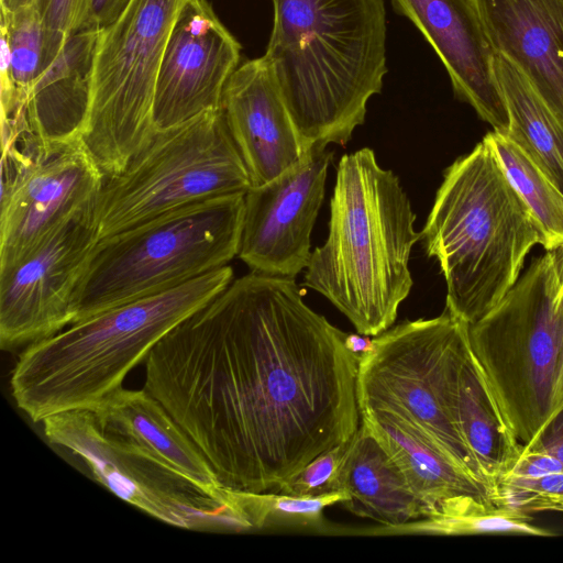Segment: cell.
Wrapping results in <instances>:
<instances>
[{
    "label": "cell",
    "instance_id": "obj_1",
    "mask_svg": "<svg viewBox=\"0 0 563 563\" xmlns=\"http://www.w3.org/2000/svg\"><path fill=\"white\" fill-rule=\"evenodd\" d=\"M295 278L251 272L172 329L144 388L230 489L274 492L357 431L360 355Z\"/></svg>",
    "mask_w": 563,
    "mask_h": 563
},
{
    "label": "cell",
    "instance_id": "obj_2",
    "mask_svg": "<svg viewBox=\"0 0 563 563\" xmlns=\"http://www.w3.org/2000/svg\"><path fill=\"white\" fill-rule=\"evenodd\" d=\"M268 62L303 151L345 145L380 93L384 0H272Z\"/></svg>",
    "mask_w": 563,
    "mask_h": 563
},
{
    "label": "cell",
    "instance_id": "obj_3",
    "mask_svg": "<svg viewBox=\"0 0 563 563\" xmlns=\"http://www.w3.org/2000/svg\"><path fill=\"white\" fill-rule=\"evenodd\" d=\"M415 220L399 179L372 150L342 156L328 238L311 253L305 286L324 296L358 334L379 335L412 287L409 258L420 240Z\"/></svg>",
    "mask_w": 563,
    "mask_h": 563
},
{
    "label": "cell",
    "instance_id": "obj_4",
    "mask_svg": "<svg viewBox=\"0 0 563 563\" xmlns=\"http://www.w3.org/2000/svg\"><path fill=\"white\" fill-rule=\"evenodd\" d=\"M232 280L233 271L227 265L98 312L25 346L10 378L18 407L34 422L95 408L122 388L128 374L172 329Z\"/></svg>",
    "mask_w": 563,
    "mask_h": 563
},
{
    "label": "cell",
    "instance_id": "obj_5",
    "mask_svg": "<svg viewBox=\"0 0 563 563\" xmlns=\"http://www.w3.org/2000/svg\"><path fill=\"white\" fill-rule=\"evenodd\" d=\"M446 285L445 311L473 323L511 289L547 236L483 137L444 172L420 232Z\"/></svg>",
    "mask_w": 563,
    "mask_h": 563
},
{
    "label": "cell",
    "instance_id": "obj_6",
    "mask_svg": "<svg viewBox=\"0 0 563 563\" xmlns=\"http://www.w3.org/2000/svg\"><path fill=\"white\" fill-rule=\"evenodd\" d=\"M467 339L504 420L530 445L563 401V299L550 250L467 324Z\"/></svg>",
    "mask_w": 563,
    "mask_h": 563
},
{
    "label": "cell",
    "instance_id": "obj_7",
    "mask_svg": "<svg viewBox=\"0 0 563 563\" xmlns=\"http://www.w3.org/2000/svg\"><path fill=\"white\" fill-rule=\"evenodd\" d=\"M245 194L208 199L98 241L74 322L227 266L239 254Z\"/></svg>",
    "mask_w": 563,
    "mask_h": 563
},
{
    "label": "cell",
    "instance_id": "obj_8",
    "mask_svg": "<svg viewBox=\"0 0 563 563\" xmlns=\"http://www.w3.org/2000/svg\"><path fill=\"white\" fill-rule=\"evenodd\" d=\"M467 344V323L445 310L376 335L358 362V410L404 426L492 488L455 418L456 378Z\"/></svg>",
    "mask_w": 563,
    "mask_h": 563
},
{
    "label": "cell",
    "instance_id": "obj_9",
    "mask_svg": "<svg viewBox=\"0 0 563 563\" xmlns=\"http://www.w3.org/2000/svg\"><path fill=\"white\" fill-rule=\"evenodd\" d=\"M247 168L222 109L155 130L124 167L104 176L95 201L99 240L173 210L246 194Z\"/></svg>",
    "mask_w": 563,
    "mask_h": 563
},
{
    "label": "cell",
    "instance_id": "obj_10",
    "mask_svg": "<svg viewBox=\"0 0 563 563\" xmlns=\"http://www.w3.org/2000/svg\"><path fill=\"white\" fill-rule=\"evenodd\" d=\"M185 1L132 0L100 33L80 140L104 176L120 172L155 131L156 77Z\"/></svg>",
    "mask_w": 563,
    "mask_h": 563
},
{
    "label": "cell",
    "instance_id": "obj_11",
    "mask_svg": "<svg viewBox=\"0 0 563 563\" xmlns=\"http://www.w3.org/2000/svg\"><path fill=\"white\" fill-rule=\"evenodd\" d=\"M47 440L78 455L102 486L165 523L199 531L252 529L233 500L218 499L101 427L88 409L43 421Z\"/></svg>",
    "mask_w": 563,
    "mask_h": 563
},
{
    "label": "cell",
    "instance_id": "obj_12",
    "mask_svg": "<svg viewBox=\"0 0 563 563\" xmlns=\"http://www.w3.org/2000/svg\"><path fill=\"white\" fill-rule=\"evenodd\" d=\"M104 179L80 139L2 142L0 272L95 201Z\"/></svg>",
    "mask_w": 563,
    "mask_h": 563
},
{
    "label": "cell",
    "instance_id": "obj_13",
    "mask_svg": "<svg viewBox=\"0 0 563 563\" xmlns=\"http://www.w3.org/2000/svg\"><path fill=\"white\" fill-rule=\"evenodd\" d=\"M95 201L0 272L3 351L25 347L73 323L75 295L99 241Z\"/></svg>",
    "mask_w": 563,
    "mask_h": 563
},
{
    "label": "cell",
    "instance_id": "obj_14",
    "mask_svg": "<svg viewBox=\"0 0 563 563\" xmlns=\"http://www.w3.org/2000/svg\"><path fill=\"white\" fill-rule=\"evenodd\" d=\"M327 146L312 145L292 167L246 191L238 256L251 272L294 278L308 266L333 159Z\"/></svg>",
    "mask_w": 563,
    "mask_h": 563
},
{
    "label": "cell",
    "instance_id": "obj_15",
    "mask_svg": "<svg viewBox=\"0 0 563 563\" xmlns=\"http://www.w3.org/2000/svg\"><path fill=\"white\" fill-rule=\"evenodd\" d=\"M241 44L207 0H186L173 24L156 77L154 130L221 108L227 81L240 65Z\"/></svg>",
    "mask_w": 563,
    "mask_h": 563
},
{
    "label": "cell",
    "instance_id": "obj_16",
    "mask_svg": "<svg viewBox=\"0 0 563 563\" xmlns=\"http://www.w3.org/2000/svg\"><path fill=\"white\" fill-rule=\"evenodd\" d=\"M445 67L454 95L468 103L493 131L507 134L509 115L493 75V49L473 0H391Z\"/></svg>",
    "mask_w": 563,
    "mask_h": 563
},
{
    "label": "cell",
    "instance_id": "obj_17",
    "mask_svg": "<svg viewBox=\"0 0 563 563\" xmlns=\"http://www.w3.org/2000/svg\"><path fill=\"white\" fill-rule=\"evenodd\" d=\"M221 109L252 186L290 167L305 151L264 56L245 60L225 84Z\"/></svg>",
    "mask_w": 563,
    "mask_h": 563
},
{
    "label": "cell",
    "instance_id": "obj_18",
    "mask_svg": "<svg viewBox=\"0 0 563 563\" xmlns=\"http://www.w3.org/2000/svg\"><path fill=\"white\" fill-rule=\"evenodd\" d=\"M494 53L508 57L563 121V0H473Z\"/></svg>",
    "mask_w": 563,
    "mask_h": 563
},
{
    "label": "cell",
    "instance_id": "obj_19",
    "mask_svg": "<svg viewBox=\"0 0 563 563\" xmlns=\"http://www.w3.org/2000/svg\"><path fill=\"white\" fill-rule=\"evenodd\" d=\"M100 33L81 31L65 42L35 80L19 121L1 126L3 139L21 134L42 142L80 139L91 102Z\"/></svg>",
    "mask_w": 563,
    "mask_h": 563
},
{
    "label": "cell",
    "instance_id": "obj_20",
    "mask_svg": "<svg viewBox=\"0 0 563 563\" xmlns=\"http://www.w3.org/2000/svg\"><path fill=\"white\" fill-rule=\"evenodd\" d=\"M98 423L188 479L207 494L231 500L211 464L164 406L145 388L123 387L90 409Z\"/></svg>",
    "mask_w": 563,
    "mask_h": 563
},
{
    "label": "cell",
    "instance_id": "obj_21",
    "mask_svg": "<svg viewBox=\"0 0 563 563\" xmlns=\"http://www.w3.org/2000/svg\"><path fill=\"white\" fill-rule=\"evenodd\" d=\"M360 417L361 423L400 468L424 505L427 517L464 512L485 505L496 506L492 488L473 478L404 426L380 417Z\"/></svg>",
    "mask_w": 563,
    "mask_h": 563
},
{
    "label": "cell",
    "instance_id": "obj_22",
    "mask_svg": "<svg viewBox=\"0 0 563 563\" xmlns=\"http://www.w3.org/2000/svg\"><path fill=\"white\" fill-rule=\"evenodd\" d=\"M341 489L351 512L383 527H396L427 517L424 505L408 485L400 468L362 423L350 441Z\"/></svg>",
    "mask_w": 563,
    "mask_h": 563
},
{
    "label": "cell",
    "instance_id": "obj_23",
    "mask_svg": "<svg viewBox=\"0 0 563 563\" xmlns=\"http://www.w3.org/2000/svg\"><path fill=\"white\" fill-rule=\"evenodd\" d=\"M455 418L460 433L488 485L512 468L523 445L511 432L467 344L459 367Z\"/></svg>",
    "mask_w": 563,
    "mask_h": 563
},
{
    "label": "cell",
    "instance_id": "obj_24",
    "mask_svg": "<svg viewBox=\"0 0 563 563\" xmlns=\"http://www.w3.org/2000/svg\"><path fill=\"white\" fill-rule=\"evenodd\" d=\"M492 68L509 115L507 134L563 192V121L504 54H493Z\"/></svg>",
    "mask_w": 563,
    "mask_h": 563
},
{
    "label": "cell",
    "instance_id": "obj_25",
    "mask_svg": "<svg viewBox=\"0 0 563 563\" xmlns=\"http://www.w3.org/2000/svg\"><path fill=\"white\" fill-rule=\"evenodd\" d=\"M1 125L21 118L43 62L44 27L35 4L1 8Z\"/></svg>",
    "mask_w": 563,
    "mask_h": 563
},
{
    "label": "cell",
    "instance_id": "obj_26",
    "mask_svg": "<svg viewBox=\"0 0 563 563\" xmlns=\"http://www.w3.org/2000/svg\"><path fill=\"white\" fill-rule=\"evenodd\" d=\"M508 179L529 207L547 236L545 250L563 243V192L508 134L488 132Z\"/></svg>",
    "mask_w": 563,
    "mask_h": 563
},
{
    "label": "cell",
    "instance_id": "obj_27",
    "mask_svg": "<svg viewBox=\"0 0 563 563\" xmlns=\"http://www.w3.org/2000/svg\"><path fill=\"white\" fill-rule=\"evenodd\" d=\"M530 514L521 510L485 505L459 514L439 515L413 520L401 526L383 527L373 534L427 533L437 536L517 534L553 537L555 532L531 523Z\"/></svg>",
    "mask_w": 563,
    "mask_h": 563
},
{
    "label": "cell",
    "instance_id": "obj_28",
    "mask_svg": "<svg viewBox=\"0 0 563 563\" xmlns=\"http://www.w3.org/2000/svg\"><path fill=\"white\" fill-rule=\"evenodd\" d=\"M349 498L345 492L321 496H292L277 492L234 490V501L251 528L273 526L320 527L323 510Z\"/></svg>",
    "mask_w": 563,
    "mask_h": 563
},
{
    "label": "cell",
    "instance_id": "obj_29",
    "mask_svg": "<svg viewBox=\"0 0 563 563\" xmlns=\"http://www.w3.org/2000/svg\"><path fill=\"white\" fill-rule=\"evenodd\" d=\"M351 439L317 455L274 492L292 496H321L343 492L341 481Z\"/></svg>",
    "mask_w": 563,
    "mask_h": 563
},
{
    "label": "cell",
    "instance_id": "obj_30",
    "mask_svg": "<svg viewBox=\"0 0 563 563\" xmlns=\"http://www.w3.org/2000/svg\"><path fill=\"white\" fill-rule=\"evenodd\" d=\"M86 0H36L44 27L41 73L54 60L74 34ZM40 73V74H41Z\"/></svg>",
    "mask_w": 563,
    "mask_h": 563
},
{
    "label": "cell",
    "instance_id": "obj_31",
    "mask_svg": "<svg viewBox=\"0 0 563 563\" xmlns=\"http://www.w3.org/2000/svg\"><path fill=\"white\" fill-rule=\"evenodd\" d=\"M543 498H563V472L540 477L501 478L494 488L496 506L508 507L525 512V508Z\"/></svg>",
    "mask_w": 563,
    "mask_h": 563
},
{
    "label": "cell",
    "instance_id": "obj_32",
    "mask_svg": "<svg viewBox=\"0 0 563 563\" xmlns=\"http://www.w3.org/2000/svg\"><path fill=\"white\" fill-rule=\"evenodd\" d=\"M132 0H86L75 29L81 31H102L112 25L125 11Z\"/></svg>",
    "mask_w": 563,
    "mask_h": 563
},
{
    "label": "cell",
    "instance_id": "obj_33",
    "mask_svg": "<svg viewBox=\"0 0 563 563\" xmlns=\"http://www.w3.org/2000/svg\"><path fill=\"white\" fill-rule=\"evenodd\" d=\"M562 472L563 462L554 454L539 450H522L516 464L504 477H540Z\"/></svg>",
    "mask_w": 563,
    "mask_h": 563
},
{
    "label": "cell",
    "instance_id": "obj_34",
    "mask_svg": "<svg viewBox=\"0 0 563 563\" xmlns=\"http://www.w3.org/2000/svg\"><path fill=\"white\" fill-rule=\"evenodd\" d=\"M523 450L545 451L563 462V401L547 421L538 438Z\"/></svg>",
    "mask_w": 563,
    "mask_h": 563
},
{
    "label": "cell",
    "instance_id": "obj_35",
    "mask_svg": "<svg viewBox=\"0 0 563 563\" xmlns=\"http://www.w3.org/2000/svg\"><path fill=\"white\" fill-rule=\"evenodd\" d=\"M560 511L563 512V498H543L529 504L525 512Z\"/></svg>",
    "mask_w": 563,
    "mask_h": 563
},
{
    "label": "cell",
    "instance_id": "obj_36",
    "mask_svg": "<svg viewBox=\"0 0 563 563\" xmlns=\"http://www.w3.org/2000/svg\"><path fill=\"white\" fill-rule=\"evenodd\" d=\"M372 344V340H368L366 335L362 334H347L346 336V346L355 354L362 355L364 354Z\"/></svg>",
    "mask_w": 563,
    "mask_h": 563
},
{
    "label": "cell",
    "instance_id": "obj_37",
    "mask_svg": "<svg viewBox=\"0 0 563 563\" xmlns=\"http://www.w3.org/2000/svg\"><path fill=\"white\" fill-rule=\"evenodd\" d=\"M550 251L552 252L554 258L560 295L563 299V243L553 249H550Z\"/></svg>",
    "mask_w": 563,
    "mask_h": 563
},
{
    "label": "cell",
    "instance_id": "obj_38",
    "mask_svg": "<svg viewBox=\"0 0 563 563\" xmlns=\"http://www.w3.org/2000/svg\"><path fill=\"white\" fill-rule=\"evenodd\" d=\"M36 0H0V7L7 10H16L35 4Z\"/></svg>",
    "mask_w": 563,
    "mask_h": 563
}]
</instances>
